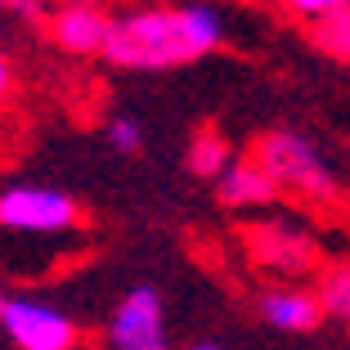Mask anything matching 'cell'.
<instances>
[{
  "mask_svg": "<svg viewBox=\"0 0 350 350\" xmlns=\"http://www.w3.org/2000/svg\"><path fill=\"white\" fill-rule=\"evenodd\" d=\"M225 41V14L211 0H180V5H148L113 18L103 59L131 72H162L180 68Z\"/></svg>",
  "mask_w": 350,
  "mask_h": 350,
  "instance_id": "obj_1",
  "label": "cell"
},
{
  "mask_svg": "<svg viewBox=\"0 0 350 350\" xmlns=\"http://www.w3.org/2000/svg\"><path fill=\"white\" fill-rule=\"evenodd\" d=\"M256 162L265 166V175L278 185V193H301L310 202H332L341 193L337 171L323 162V153L297 131H269L256 144Z\"/></svg>",
  "mask_w": 350,
  "mask_h": 350,
  "instance_id": "obj_2",
  "label": "cell"
},
{
  "mask_svg": "<svg viewBox=\"0 0 350 350\" xmlns=\"http://www.w3.org/2000/svg\"><path fill=\"white\" fill-rule=\"evenodd\" d=\"M81 220L77 202L63 189H41V185H18L0 193V225L18 234H63Z\"/></svg>",
  "mask_w": 350,
  "mask_h": 350,
  "instance_id": "obj_3",
  "label": "cell"
},
{
  "mask_svg": "<svg viewBox=\"0 0 350 350\" xmlns=\"http://www.w3.org/2000/svg\"><path fill=\"white\" fill-rule=\"evenodd\" d=\"M108 350H171L166 346L162 292L139 283L117 301L113 319H108Z\"/></svg>",
  "mask_w": 350,
  "mask_h": 350,
  "instance_id": "obj_4",
  "label": "cell"
},
{
  "mask_svg": "<svg viewBox=\"0 0 350 350\" xmlns=\"http://www.w3.org/2000/svg\"><path fill=\"white\" fill-rule=\"evenodd\" d=\"M5 332L14 337L18 350H72L77 346V323L63 314V310L45 306V301H5V314H0Z\"/></svg>",
  "mask_w": 350,
  "mask_h": 350,
  "instance_id": "obj_5",
  "label": "cell"
},
{
  "mask_svg": "<svg viewBox=\"0 0 350 350\" xmlns=\"http://www.w3.org/2000/svg\"><path fill=\"white\" fill-rule=\"evenodd\" d=\"M247 247L252 260L265 269H278V274H301V269L314 265V243L297 229H283V225H265V229H252L247 234Z\"/></svg>",
  "mask_w": 350,
  "mask_h": 350,
  "instance_id": "obj_6",
  "label": "cell"
},
{
  "mask_svg": "<svg viewBox=\"0 0 350 350\" xmlns=\"http://www.w3.org/2000/svg\"><path fill=\"white\" fill-rule=\"evenodd\" d=\"M113 18L103 10H85V5H63L50 14V41L68 54H103Z\"/></svg>",
  "mask_w": 350,
  "mask_h": 350,
  "instance_id": "obj_7",
  "label": "cell"
},
{
  "mask_svg": "<svg viewBox=\"0 0 350 350\" xmlns=\"http://www.w3.org/2000/svg\"><path fill=\"white\" fill-rule=\"evenodd\" d=\"M256 310L274 332H314L323 323V310L310 288H269L260 292Z\"/></svg>",
  "mask_w": 350,
  "mask_h": 350,
  "instance_id": "obj_8",
  "label": "cell"
},
{
  "mask_svg": "<svg viewBox=\"0 0 350 350\" xmlns=\"http://www.w3.org/2000/svg\"><path fill=\"white\" fill-rule=\"evenodd\" d=\"M216 198L225 206H269L278 198V185L265 175L256 157H234L216 180Z\"/></svg>",
  "mask_w": 350,
  "mask_h": 350,
  "instance_id": "obj_9",
  "label": "cell"
},
{
  "mask_svg": "<svg viewBox=\"0 0 350 350\" xmlns=\"http://www.w3.org/2000/svg\"><path fill=\"white\" fill-rule=\"evenodd\" d=\"M229 162H234V153H229V144H225V135H220V131H198L193 139H189L185 166L193 175H202V180H220Z\"/></svg>",
  "mask_w": 350,
  "mask_h": 350,
  "instance_id": "obj_10",
  "label": "cell"
},
{
  "mask_svg": "<svg viewBox=\"0 0 350 350\" xmlns=\"http://www.w3.org/2000/svg\"><path fill=\"white\" fill-rule=\"evenodd\" d=\"M314 301H319L323 314L350 323V260H337V265L319 269V288H314Z\"/></svg>",
  "mask_w": 350,
  "mask_h": 350,
  "instance_id": "obj_11",
  "label": "cell"
},
{
  "mask_svg": "<svg viewBox=\"0 0 350 350\" xmlns=\"http://www.w3.org/2000/svg\"><path fill=\"white\" fill-rule=\"evenodd\" d=\"M314 45H319L323 54H332V59L350 63V5L346 10H332L323 14V18H314Z\"/></svg>",
  "mask_w": 350,
  "mask_h": 350,
  "instance_id": "obj_12",
  "label": "cell"
},
{
  "mask_svg": "<svg viewBox=\"0 0 350 350\" xmlns=\"http://www.w3.org/2000/svg\"><path fill=\"white\" fill-rule=\"evenodd\" d=\"M108 144H113L117 153H139V148H144V126H139V117L117 113L113 122H108Z\"/></svg>",
  "mask_w": 350,
  "mask_h": 350,
  "instance_id": "obj_13",
  "label": "cell"
},
{
  "mask_svg": "<svg viewBox=\"0 0 350 350\" xmlns=\"http://www.w3.org/2000/svg\"><path fill=\"white\" fill-rule=\"evenodd\" d=\"M350 0H283V10L288 14H297V18H323V14H332V10H346Z\"/></svg>",
  "mask_w": 350,
  "mask_h": 350,
  "instance_id": "obj_14",
  "label": "cell"
},
{
  "mask_svg": "<svg viewBox=\"0 0 350 350\" xmlns=\"http://www.w3.org/2000/svg\"><path fill=\"white\" fill-rule=\"evenodd\" d=\"M0 10H14V14H27V18H36V14L45 10V0H0Z\"/></svg>",
  "mask_w": 350,
  "mask_h": 350,
  "instance_id": "obj_15",
  "label": "cell"
},
{
  "mask_svg": "<svg viewBox=\"0 0 350 350\" xmlns=\"http://www.w3.org/2000/svg\"><path fill=\"white\" fill-rule=\"evenodd\" d=\"M10 85H14V72H10V59L0 54V99L10 94Z\"/></svg>",
  "mask_w": 350,
  "mask_h": 350,
  "instance_id": "obj_16",
  "label": "cell"
},
{
  "mask_svg": "<svg viewBox=\"0 0 350 350\" xmlns=\"http://www.w3.org/2000/svg\"><path fill=\"white\" fill-rule=\"evenodd\" d=\"M63 5H85V10H103V0H63Z\"/></svg>",
  "mask_w": 350,
  "mask_h": 350,
  "instance_id": "obj_17",
  "label": "cell"
},
{
  "mask_svg": "<svg viewBox=\"0 0 350 350\" xmlns=\"http://www.w3.org/2000/svg\"><path fill=\"white\" fill-rule=\"evenodd\" d=\"M189 350H225V346H220V341H193Z\"/></svg>",
  "mask_w": 350,
  "mask_h": 350,
  "instance_id": "obj_18",
  "label": "cell"
},
{
  "mask_svg": "<svg viewBox=\"0 0 350 350\" xmlns=\"http://www.w3.org/2000/svg\"><path fill=\"white\" fill-rule=\"evenodd\" d=\"M0 314H5V292H0Z\"/></svg>",
  "mask_w": 350,
  "mask_h": 350,
  "instance_id": "obj_19",
  "label": "cell"
}]
</instances>
